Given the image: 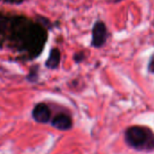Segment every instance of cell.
Wrapping results in <instances>:
<instances>
[{
	"label": "cell",
	"instance_id": "6",
	"mask_svg": "<svg viewBox=\"0 0 154 154\" xmlns=\"http://www.w3.org/2000/svg\"><path fill=\"white\" fill-rule=\"evenodd\" d=\"M85 58V54H84V53L83 52H81V53H78V54H74V61L75 62H81V61H83V59Z\"/></svg>",
	"mask_w": 154,
	"mask_h": 154
},
{
	"label": "cell",
	"instance_id": "7",
	"mask_svg": "<svg viewBox=\"0 0 154 154\" xmlns=\"http://www.w3.org/2000/svg\"><path fill=\"white\" fill-rule=\"evenodd\" d=\"M149 72H154V56L151 58L150 63H149Z\"/></svg>",
	"mask_w": 154,
	"mask_h": 154
},
{
	"label": "cell",
	"instance_id": "2",
	"mask_svg": "<svg viewBox=\"0 0 154 154\" xmlns=\"http://www.w3.org/2000/svg\"><path fill=\"white\" fill-rule=\"evenodd\" d=\"M107 37H108V33L104 23L102 21L96 22L93 28L92 45L96 48L102 47L105 44Z\"/></svg>",
	"mask_w": 154,
	"mask_h": 154
},
{
	"label": "cell",
	"instance_id": "8",
	"mask_svg": "<svg viewBox=\"0 0 154 154\" xmlns=\"http://www.w3.org/2000/svg\"><path fill=\"white\" fill-rule=\"evenodd\" d=\"M112 2H114V3H117V2H120V1H122V0H110Z\"/></svg>",
	"mask_w": 154,
	"mask_h": 154
},
{
	"label": "cell",
	"instance_id": "3",
	"mask_svg": "<svg viewBox=\"0 0 154 154\" xmlns=\"http://www.w3.org/2000/svg\"><path fill=\"white\" fill-rule=\"evenodd\" d=\"M32 116L36 122L46 123L51 119V110L46 103H39L34 107Z\"/></svg>",
	"mask_w": 154,
	"mask_h": 154
},
{
	"label": "cell",
	"instance_id": "4",
	"mask_svg": "<svg viewBox=\"0 0 154 154\" xmlns=\"http://www.w3.org/2000/svg\"><path fill=\"white\" fill-rule=\"evenodd\" d=\"M52 126L59 131H69L72 127V120L70 115L66 113H59L52 120Z\"/></svg>",
	"mask_w": 154,
	"mask_h": 154
},
{
	"label": "cell",
	"instance_id": "5",
	"mask_svg": "<svg viewBox=\"0 0 154 154\" xmlns=\"http://www.w3.org/2000/svg\"><path fill=\"white\" fill-rule=\"evenodd\" d=\"M61 61V53L57 48L51 50L50 54L45 62V66L48 69H56L59 66Z\"/></svg>",
	"mask_w": 154,
	"mask_h": 154
},
{
	"label": "cell",
	"instance_id": "1",
	"mask_svg": "<svg viewBox=\"0 0 154 154\" xmlns=\"http://www.w3.org/2000/svg\"><path fill=\"white\" fill-rule=\"evenodd\" d=\"M125 140L129 146L139 150L154 149V133L140 126H132L125 131Z\"/></svg>",
	"mask_w": 154,
	"mask_h": 154
}]
</instances>
